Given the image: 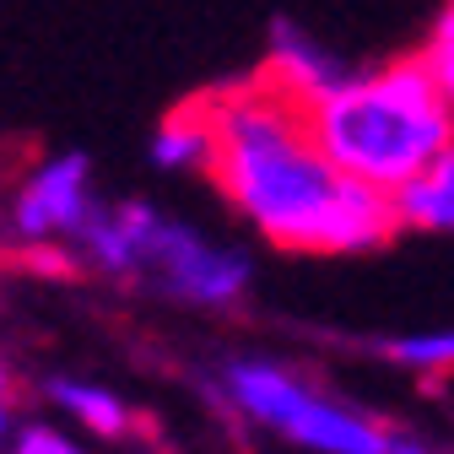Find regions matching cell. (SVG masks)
I'll return each mask as SVG.
<instances>
[{
	"label": "cell",
	"instance_id": "6da1fadb",
	"mask_svg": "<svg viewBox=\"0 0 454 454\" xmlns=\"http://www.w3.org/2000/svg\"><path fill=\"white\" fill-rule=\"evenodd\" d=\"M206 179L249 233L276 254H373L401 233L395 195L363 184L325 157L309 103L281 92L265 71L216 87Z\"/></svg>",
	"mask_w": 454,
	"mask_h": 454
},
{
	"label": "cell",
	"instance_id": "7a4b0ae2",
	"mask_svg": "<svg viewBox=\"0 0 454 454\" xmlns=\"http://www.w3.org/2000/svg\"><path fill=\"white\" fill-rule=\"evenodd\" d=\"M71 265L195 314H233L254 287V254L239 239H222L195 216H174L141 195L103 200L71 244Z\"/></svg>",
	"mask_w": 454,
	"mask_h": 454
},
{
	"label": "cell",
	"instance_id": "3957f363",
	"mask_svg": "<svg viewBox=\"0 0 454 454\" xmlns=\"http://www.w3.org/2000/svg\"><path fill=\"white\" fill-rule=\"evenodd\" d=\"M309 125L340 174L389 195L411 184L443 146H454V114L427 54L357 66L335 92L309 103Z\"/></svg>",
	"mask_w": 454,
	"mask_h": 454
},
{
	"label": "cell",
	"instance_id": "277c9868",
	"mask_svg": "<svg viewBox=\"0 0 454 454\" xmlns=\"http://www.w3.org/2000/svg\"><path fill=\"white\" fill-rule=\"evenodd\" d=\"M211 401L281 443L303 454H401L406 438L384 417L340 401L325 384H314L303 368L260 357V352H233L211 373Z\"/></svg>",
	"mask_w": 454,
	"mask_h": 454
},
{
	"label": "cell",
	"instance_id": "5b68a950",
	"mask_svg": "<svg viewBox=\"0 0 454 454\" xmlns=\"http://www.w3.org/2000/svg\"><path fill=\"white\" fill-rule=\"evenodd\" d=\"M103 206L98 174L87 152H54L33 162L27 174L12 184L6 206H0V244H12L17 254H54L60 249L71 260V244L82 239V227Z\"/></svg>",
	"mask_w": 454,
	"mask_h": 454
},
{
	"label": "cell",
	"instance_id": "8992f818",
	"mask_svg": "<svg viewBox=\"0 0 454 454\" xmlns=\"http://www.w3.org/2000/svg\"><path fill=\"white\" fill-rule=\"evenodd\" d=\"M281 92H293L298 103H319L325 92H335L357 66L340 49H330L319 33H309L293 17H276L265 33V66H260Z\"/></svg>",
	"mask_w": 454,
	"mask_h": 454
},
{
	"label": "cell",
	"instance_id": "52a82bcc",
	"mask_svg": "<svg viewBox=\"0 0 454 454\" xmlns=\"http://www.w3.org/2000/svg\"><path fill=\"white\" fill-rule=\"evenodd\" d=\"M38 401L49 406L54 422L76 427L92 443H125L136 438V422H141L120 389H108L103 379H82V373H49L38 384Z\"/></svg>",
	"mask_w": 454,
	"mask_h": 454
},
{
	"label": "cell",
	"instance_id": "ba28073f",
	"mask_svg": "<svg viewBox=\"0 0 454 454\" xmlns=\"http://www.w3.org/2000/svg\"><path fill=\"white\" fill-rule=\"evenodd\" d=\"M211 146H216V130H211V108L206 98L190 103V108H174L168 120L152 125L146 136V162L168 179H184V174H200L211 168Z\"/></svg>",
	"mask_w": 454,
	"mask_h": 454
},
{
	"label": "cell",
	"instance_id": "9c48e42d",
	"mask_svg": "<svg viewBox=\"0 0 454 454\" xmlns=\"http://www.w3.org/2000/svg\"><path fill=\"white\" fill-rule=\"evenodd\" d=\"M395 216H401V233L454 239V146H443L411 184L395 190Z\"/></svg>",
	"mask_w": 454,
	"mask_h": 454
},
{
	"label": "cell",
	"instance_id": "30bf717a",
	"mask_svg": "<svg viewBox=\"0 0 454 454\" xmlns=\"http://www.w3.org/2000/svg\"><path fill=\"white\" fill-rule=\"evenodd\" d=\"M384 363H395L401 373H411V379H422V384L449 379V373H454V325L389 335V340H384Z\"/></svg>",
	"mask_w": 454,
	"mask_h": 454
},
{
	"label": "cell",
	"instance_id": "8fae6325",
	"mask_svg": "<svg viewBox=\"0 0 454 454\" xmlns=\"http://www.w3.org/2000/svg\"><path fill=\"white\" fill-rule=\"evenodd\" d=\"M6 454H103L92 438H82L66 422H17V433L6 438Z\"/></svg>",
	"mask_w": 454,
	"mask_h": 454
},
{
	"label": "cell",
	"instance_id": "7c38bea8",
	"mask_svg": "<svg viewBox=\"0 0 454 454\" xmlns=\"http://www.w3.org/2000/svg\"><path fill=\"white\" fill-rule=\"evenodd\" d=\"M422 54H427V66H433V76H438L443 98H449V114H454V0L438 12V22H433V33H427Z\"/></svg>",
	"mask_w": 454,
	"mask_h": 454
},
{
	"label": "cell",
	"instance_id": "4fadbf2b",
	"mask_svg": "<svg viewBox=\"0 0 454 454\" xmlns=\"http://www.w3.org/2000/svg\"><path fill=\"white\" fill-rule=\"evenodd\" d=\"M17 433V401H6V395H0V443H6Z\"/></svg>",
	"mask_w": 454,
	"mask_h": 454
},
{
	"label": "cell",
	"instance_id": "5bb4252c",
	"mask_svg": "<svg viewBox=\"0 0 454 454\" xmlns=\"http://www.w3.org/2000/svg\"><path fill=\"white\" fill-rule=\"evenodd\" d=\"M0 395H6V401H17V379H12V363L0 357Z\"/></svg>",
	"mask_w": 454,
	"mask_h": 454
},
{
	"label": "cell",
	"instance_id": "9a60e30c",
	"mask_svg": "<svg viewBox=\"0 0 454 454\" xmlns=\"http://www.w3.org/2000/svg\"><path fill=\"white\" fill-rule=\"evenodd\" d=\"M401 454H433V449H427V443H417V438H406V449H401Z\"/></svg>",
	"mask_w": 454,
	"mask_h": 454
}]
</instances>
